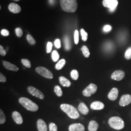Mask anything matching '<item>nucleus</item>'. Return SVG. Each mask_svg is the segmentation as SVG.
Wrapping results in <instances>:
<instances>
[{
    "mask_svg": "<svg viewBox=\"0 0 131 131\" xmlns=\"http://www.w3.org/2000/svg\"><path fill=\"white\" fill-rule=\"evenodd\" d=\"M61 8L63 11L69 13H74L77 9V0H60Z\"/></svg>",
    "mask_w": 131,
    "mask_h": 131,
    "instance_id": "obj_1",
    "label": "nucleus"
},
{
    "mask_svg": "<svg viewBox=\"0 0 131 131\" xmlns=\"http://www.w3.org/2000/svg\"><path fill=\"white\" fill-rule=\"evenodd\" d=\"M61 110L72 119H77L80 117L77 109L73 106L69 104H62L60 105Z\"/></svg>",
    "mask_w": 131,
    "mask_h": 131,
    "instance_id": "obj_2",
    "label": "nucleus"
},
{
    "mask_svg": "<svg viewBox=\"0 0 131 131\" xmlns=\"http://www.w3.org/2000/svg\"><path fill=\"white\" fill-rule=\"evenodd\" d=\"M19 102L20 104H21V105L24 106V107L26 108L29 111L36 112L37 111L38 109V105L27 98H20L19 99Z\"/></svg>",
    "mask_w": 131,
    "mask_h": 131,
    "instance_id": "obj_3",
    "label": "nucleus"
},
{
    "mask_svg": "<svg viewBox=\"0 0 131 131\" xmlns=\"http://www.w3.org/2000/svg\"><path fill=\"white\" fill-rule=\"evenodd\" d=\"M110 126L117 130H120L124 127V122L122 118L119 117H110L108 121Z\"/></svg>",
    "mask_w": 131,
    "mask_h": 131,
    "instance_id": "obj_4",
    "label": "nucleus"
},
{
    "mask_svg": "<svg viewBox=\"0 0 131 131\" xmlns=\"http://www.w3.org/2000/svg\"><path fill=\"white\" fill-rule=\"evenodd\" d=\"M36 72L43 77L48 79H52L53 77V74L50 70L43 67H38L36 69Z\"/></svg>",
    "mask_w": 131,
    "mask_h": 131,
    "instance_id": "obj_5",
    "label": "nucleus"
},
{
    "mask_svg": "<svg viewBox=\"0 0 131 131\" xmlns=\"http://www.w3.org/2000/svg\"><path fill=\"white\" fill-rule=\"evenodd\" d=\"M97 86L94 84H89L83 91V95L86 97H90L97 90Z\"/></svg>",
    "mask_w": 131,
    "mask_h": 131,
    "instance_id": "obj_6",
    "label": "nucleus"
},
{
    "mask_svg": "<svg viewBox=\"0 0 131 131\" xmlns=\"http://www.w3.org/2000/svg\"><path fill=\"white\" fill-rule=\"evenodd\" d=\"M103 5L104 7L108 8L110 12H113L117 8L118 1L117 0H103Z\"/></svg>",
    "mask_w": 131,
    "mask_h": 131,
    "instance_id": "obj_7",
    "label": "nucleus"
},
{
    "mask_svg": "<svg viewBox=\"0 0 131 131\" xmlns=\"http://www.w3.org/2000/svg\"><path fill=\"white\" fill-rule=\"evenodd\" d=\"M27 91L29 93L37 98L41 100L44 99V96L42 92L33 86H29L27 88Z\"/></svg>",
    "mask_w": 131,
    "mask_h": 131,
    "instance_id": "obj_8",
    "label": "nucleus"
},
{
    "mask_svg": "<svg viewBox=\"0 0 131 131\" xmlns=\"http://www.w3.org/2000/svg\"><path fill=\"white\" fill-rule=\"evenodd\" d=\"M131 103V95L125 94L122 96L120 99L119 104L121 106H125Z\"/></svg>",
    "mask_w": 131,
    "mask_h": 131,
    "instance_id": "obj_9",
    "label": "nucleus"
},
{
    "mask_svg": "<svg viewBox=\"0 0 131 131\" xmlns=\"http://www.w3.org/2000/svg\"><path fill=\"white\" fill-rule=\"evenodd\" d=\"M125 74V72L122 70H116L112 74L111 76V78L116 81H119L124 78Z\"/></svg>",
    "mask_w": 131,
    "mask_h": 131,
    "instance_id": "obj_10",
    "label": "nucleus"
},
{
    "mask_svg": "<svg viewBox=\"0 0 131 131\" xmlns=\"http://www.w3.org/2000/svg\"><path fill=\"white\" fill-rule=\"evenodd\" d=\"M69 131H85V128L81 123H73L69 127Z\"/></svg>",
    "mask_w": 131,
    "mask_h": 131,
    "instance_id": "obj_11",
    "label": "nucleus"
},
{
    "mask_svg": "<svg viewBox=\"0 0 131 131\" xmlns=\"http://www.w3.org/2000/svg\"><path fill=\"white\" fill-rule=\"evenodd\" d=\"M118 95V90L116 88H114L110 90L108 94V98L111 101H115L117 100Z\"/></svg>",
    "mask_w": 131,
    "mask_h": 131,
    "instance_id": "obj_12",
    "label": "nucleus"
},
{
    "mask_svg": "<svg viewBox=\"0 0 131 131\" xmlns=\"http://www.w3.org/2000/svg\"><path fill=\"white\" fill-rule=\"evenodd\" d=\"M104 107V104L100 101H95L90 104V108L94 110H101Z\"/></svg>",
    "mask_w": 131,
    "mask_h": 131,
    "instance_id": "obj_13",
    "label": "nucleus"
},
{
    "mask_svg": "<svg viewBox=\"0 0 131 131\" xmlns=\"http://www.w3.org/2000/svg\"><path fill=\"white\" fill-rule=\"evenodd\" d=\"M12 117L15 122L18 124H21L23 123V119L21 115L17 111H14L12 113Z\"/></svg>",
    "mask_w": 131,
    "mask_h": 131,
    "instance_id": "obj_14",
    "label": "nucleus"
},
{
    "mask_svg": "<svg viewBox=\"0 0 131 131\" xmlns=\"http://www.w3.org/2000/svg\"><path fill=\"white\" fill-rule=\"evenodd\" d=\"M37 127L38 131H47L48 127L46 122L42 119H38L37 121Z\"/></svg>",
    "mask_w": 131,
    "mask_h": 131,
    "instance_id": "obj_15",
    "label": "nucleus"
},
{
    "mask_svg": "<svg viewBox=\"0 0 131 131\" xmlns=\"http://www.w3.org/2000/svg\"><path fill=\"white\" fill-rule=\"evenodd\" d=\"M8 9L10 12L17 14L21 11V7L19 5L15 3H11L8 6Z\"/></svg>",
    "mask_w": 131,
    "mask_h": 131,
    "instance_id": "obj_16",
    "label": "nucleus"
},
{
    "mask_svg": "<svg viewBox=\"0 0 131 131\" xmlns=\"http://www.w3.org/2000/svg\"><path fill=\"white\" fill-rule=\"evenodd\" d=\"M3 65L4 66L5 68L7 70L14 71H18L19 70V69L15 65L13 64H11V63L8 62L7 61H3Z\"/></svg>",
    "mask_w": 131,
    "mask_h": 131,
    "instance_id": "obj_17",
    "label": "nucleus"
},
{
    "mask_svg": "<svg viewBox=\"0 0 131 131\" xmlns=\"http://www.w3.org/2000/svg\"><path fill=\"white\" fill-rule=\"evenodd\" d=\"M78 110L82 114L86 115L89 112V109L86 104L84 103H81L78 106Z\"/></svg>",
    "mask_w": 131,
    "mask_h": 131,
    "instance_id": "obj_18",
    "label": "nucleus"
},
{
    "mask_svg": "<svg viewBox=\"0 0 131 131\" xmlns=\"http://www.w3.org/2000/svg\"><path fill=\"white\" fill-rule=\"evenodd\" d=\"M99 128V124L95 121L92 120L89 122L88 126L89 131H97Z\"/></svg>",
    "mask_w": 131,
    "mask_h": 131,
    "instance_id": "obj_19",
    "label": "nucleus"
},
{
    "mask_svg": "<svg viewBox=\"0 0 131 131\" xmlns=\"http://www.w3.org/2000/svg\"><path fill=\"white\" fill-rule=\"evenodd\" d=\"M59 82L62 86L65 87H70L71 85L70 81L64 76H60L59 77Z\"/></svg>",
    "mask_w": 131,
    "mask_h": 131,
    "instance_id": "obj_20",
    "label": "nucleus"
},
{
    "mask_svg": "<svg viewBox=\"0 0 131 131\" xmlns=\"http://www.w3.org/2000/svg\"><path fill=\"white\" fill-rule=\"evenodd\" d=\"M66 60L65 59H62L58 61L56 65V69L57 70H60L65 65Z\"/></svg>",
    "mask_w": 131,
    "mask_h": 131,
    "instance_id": "obj_21",
    "label": "nucleus"
},
{
    "mask_svg": "<svg viewBox=\"0 0 131 131\" xmlns=\"http://www.w3.org/2000/svg\"><path fill=\"white\" fill-rule=\"evenodd\" d=\"M64 41L65 43V48L66 50L67 51L70 50L71 49V44H70V39L68 36H65L64 39Z\"/></svg>",
    "mask_w": 131,
    "mask_h": 131,
    "instance_id": "obj_22",
    "label": "nucleus"
},
{
    "mask_svg": "<svg viewBox=\"0 0 131 131\" xmlns=\"http://www.w3.org/2000/svg\"><path fill=\"white\" fill-rule=\"evenodd\" d=\"M81 51H82L83 54L85 57L86 58L89 57L90 56V52H89V49L87 46L84 45L81 48Z\"/></svg>",
    "mask_w": 131,
    "mask_h": 131,
    "instance_id": "obj_23",
    "label": "nucleus"
},
{
    "mask_svg": "<svg viewBox=\"0 0 131 131\" xmlns=\"http://www.w3.org/2000/svg\"><path fill=\"white\" fill-rule=\"evenodd\" d=\"M70 76L71 78L74 80H77L79 77L78 71L76 70H73L70 72Z\"/></svg>",
    "mask_w": 131,
    "mask_h": 131,
    "instance_id": "obj_24",
    "label": "nucleus"
},
{
    "mask_svg": "<svg viewBox=\"0 0 131 131\" xmlns=\"http://www.w3.org/2000/svg\"><path fill=\"white\" fill-rule=\"evenodd\" d=\"M54 91L56 94V95L58 97H61L63 95V92L61 88L59 85L55 86L54 88Z\"/></svg>",
    "mask_w": 131,
    "mask_h": 131,
    "instance_id": "obj_25",
    "label": "nucleus"
},
{
    "mask_svg": "<svg viewBox=\"0 0 131 131\" xmlns=\"http://www.w3.org/2000/svg\"><path fill=\"white\" fill-rule=\"evenodd\" d=\"M52 59L53 62H56L58 60L59 58V54L57 51L54 50L52 51Z\"/></svg>",
    "mask_w": 131,
    "mask_h": 131,
    "instance_id": "obj_26",
    "label": "nucleus"
},
{
    "mask_svg": "<svg viewBox=\"0 0 131 131\" xmlns=\"http://www.w3.org/2000/svg\"><path fill=\"white\" fill-rule=\"evenodd\" d=\"M81 34L82 36V40L84 41H86V40L88 39V34L84 31V29H81Z\"/></svg>",
    "mask_w": 131,
    "mask_h": 131,
    "instance_id": "obj_27",
    "label": "nucleus"
},
{
    "mask_svg": "<svg viewBox=\"0 0 131 131\" xmlns=\"http://www.w3.org/2000/svg\"><path fill=\"white\" fill-rule=\"evenodd\" d=\"M6 121V117L4 112L2 109L0 110V123L1 124H4Z\"/></svg>",
    "mask_w": 131,
    "mask_h": 131,
    "instance_id": "obj_28",
    "label": "nucleus"
},
{
    "mask_svg": "<svg viewBox=\"0 0 131 131\" xmlns=\"http://www.w3.org/2000/svg\"><path fill=\"white\" fill-rule=\"evenodd\" d=\"M26 38H27V40L28 42H29V43L31 45H35L36 44V41L31 35H30L29 34L27 35V36L26 37Z\"/></svg>",
    "mask_w": 131,
    "mask_h": 131,
    "instance_id": "obj_29",
    "label": "nucleus"
},
{
    "mask_svg": "<svg viewBox=\"0 0 131 131\" xmlns=\"http://www.w3.org/2000/svg\"><path fill=\"white\" fill-rule=\"evenodd\" d=\"M21 62L22 64L24 65L25 67L28 68H31V64L29 60H28L27 59H21Z\"/></svg>",
    "mask_w": 131,
    "mask_h": 131,
    "instance_id": "obj_30",
    "label": "nucleus"
},
{
    "mask_svg": "<svg viewBox=\"0 0 131 131\" xmlns=\"http://www.w3.org/2000/svg\"><path fill=\"white\" fill-rule=\"evenodd\" d=\"M49 127L50 131H57V126L54 123L51 122Z\"/></svg>",
    "mask_w": 131,
    "mask_h": 131,
    "instance_id": "obj_31",
    "label": "nucleus"
},
{
    "mask_svg": "<svg viewBox=\"0 0 131 131\" xmlns=\"http://www.w3.org/2000/svg\"><path fill=\"white\" fill-rule=\"evenodd\" d=\"M15 32H16L17 36L19 38L21 37L23 35V30H21V28H19V27L15 29Z\"/></svg>",
    "mask_w": 131,
    "mask_h": 131,
    "instance_id": "obj_32",
    "label": "nucleus"
},
{
    "mask_svg": "<svg viewBox=\"0 0 131 131\" xmlns=\"http://www.w3.org/2000/svg\"><path fill=\"white\" fill-rule=\"evenodd\" d=\"M125 57L127 59H131V47H129L125 52Z\"/></svg>",
    "mask_w": 131,
    "mask_h": 131,
    "instance_id": "obj_33",
    "label": "nucleus"
},
{
    "mask_svg": "<svg viewBox=\"0 0 131 131\" xmlns=\"http://www.w3.org/2000/svg\"><path fill=\"white\" fill-rule=\"evenodd\" d=\"M74 39L75 44H78L79 42V32L77 30H76L74 32Z\"/></svg>",
    "mask_w": 131,
    "mask_h": 131,
    "instance_id": "obj_34",
    "label": "nucleus"
},
{
    "mask_svg": "<svg viewBox=\"0 0 131 131\" xmlns=\"http://www.w3.org/2000/svg\"><path fill=\"white\" fill-rule=\"evenodd\" d=\"M52 48V43L51 42H48L47 43L46 47V52L47 53L51 52Z\"/></svg>",
    "mask_w": 131,
    "mask_h": 131,
    "instance_id": "obj_35",
    "label": "nucleus"
},
{
    "mask_svg": "<svg viewBox=\"0 0 131 131\" xmlns=\"http://www.w3.org/2000/svg\"><path fill=\"white\" fill-rule=\"evenodd\" d=\"M1 34L2 36H5V37H7L9 35V31L6 30V29H3L1 31Z\"/></svg>",
    "mask_w": 131,
    "mask_h": 131,
    "instance_id": "obj_36",
    "label": "nucleus"
},
{
    "mask_svg": "<svg viewBox=\"0 0 131 131\" xmlns=\"http://www.w3.org/2000/svg\"><path fill=\"white\" fill-rule=\"evenodd\" d=\"M54 45L57 49H59L61 47V41L59 39H56L54 41Z\"/></svg>",
    "mask_w": 131,
    "mask_h": 131,
    "instance_id": "obj_37",
    "label": "nucleus"
},
{
    "mask_svg": "<svg viewBox=\"0 0 131 131\" xmlns=\"http://www.w3.org/2000/svg\"><path fill=\"white\" fill-rule=\"evenodd\" d=\"M112 29V27L110 25H106L104 26L103 27V30L104 32H108L110 31Z\"/></svg>",
    "mask_w": 131,
    "mask_h": 131,
    "instance_id": "obj_38",
    "label": "nucleus"
},
{
    "mask_svg": "<svg viewBox=\"0 0 131 131\" xmlns=\"http://www.w3.org/2000/svg\"><path fill=\"white\" fill-rule=\"evenodd\" d=\"M0 54L2 56H4L6 54V52L4 49V47L2 45H0Z\"/></svg>",
    "mask_w": 131,
    "mask_h": 131,
    "instance_id": "obj_39",
    "label": "nucleus"
},
{
    "mask_svg": "<svg viewBox=\"0 0 131 131\" xmlns=\"http://www.w3.org/2000/svg\"><path fill=\"white\" fill-rule=\"evenodd\" d=\"M6 81V77L2 73H0V82L2 83H5Z\"/></svg>",
    "mask_w": 131,
    "mask_h": 131,
    "instance_id": "obj_40",
    "label": "nucleus"
},
{
    "mask_svg": "<svg viewBox=\"0 0 131 131\" xmlns=\"http://www.w3.org/2000/svg\"><path fill=\"white\" fill-rule=\"evenodd\" d=\"M49 2L50 5H53L55 3V0H49Z\"/></svg>",
    "mask_w": 131,
    "mask_h": 131,
    "instance_id": "obj_41",
    "label": "nucleus"
},
{
    "mask_svg": "<svg viewBox=\"0 0 131 131\" xmlns=\"http://www.w3.org/2000/svg\"><path fill=\"white\" fill-rule=\"evenodd\" d=\"M15 1H19V0H15Z\"/></svg>",
    "mask_w": 131,
    "mask_h": 131,
    "instance_id": "obj_42",
    "label": "nucleus"
}]
</instances>
